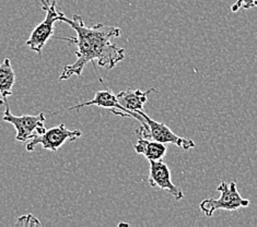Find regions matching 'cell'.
<instances>
[{
  "label": "cell",
  "instance_id": "1",
  "mask_svg": "<svg viewBox=\"0 0 257 227\" xmlns=\"http://www.w3.org/2000/svg\"><path fill=\"white\" fill-rule=\"evenodd\" d=\"M59 21L69 24L70 28L76 31V38H57L76 44L78 50L75 53L77 60L72 65H67L60 73L59 80H68L72 76L82 75L85 65L96 61L100 67H106L113 69L114 67L125 58V50L112 43V39L119 38L121 30L116 27L104 26L102 23L94 27H87L82 18L73 15L72 19L60 17Z\"/></svg>",
  "mask_w": 257,
  "mask_h": 227
},
{
  "label": "cell",
  "instance_id": "2",
  "mask_svg": "<svg viewBox=\"0 0 257 227\" xmlns=\"http://www.w3.org/2000/svg\"><path fill=\"white\" fill-rule=\"evenodd\" d=\"M220 192V198H208L200 202L199 208L206 216L210 217L217 210L236 211L240 207H246L249 205V200L244 199L240 194L236 187V182L232 181L228 183L221 181L217 188Z\"/></svg>",
  "mask_w": 257,
  "mask_h": 227
},
{
  "label": "cell",
  "instance_id": "3",
  "mask_svg": "<svg viewBox=\"0 0 257 227\" xmlns=\"http://www.w3.org/2000/svg\"><path fill=\"white\" fill-rule=\"evenodd\" d=\"M6 110L4 114L3 120L7 121L9 124L14 125L17 131L16 140L24 142L27 140H32L46 131L44 122L46 120L44 113H40L39 115H23L15 116L11 113L10 106L7 101V97L4 99Z\"/></svg>",
  "mask_w": 257,
  "mask_h": 227
},
{
  "label": "cell",
  "instance_id": "4",
  "mask_svg": "<svg viewBox=\"0 0 257 227\" xmlns=\"http://www.w3.org/2000/svg\"><path fill=\"white\" fill-rule=\"evenodd\" d=\"M42 8L46 11V17L43 22H41L38 27H35L33 32L30 35V39L27 41V45L30 50L42 54L43 48L46 45L53 34H54V24L56 21H59L60 17L64 15V12L58 11L56 9V0L48 2V0H42Z\"/></svg>",
  "mask_w": 257,
  "mask_h": 227
},
{
  "label": "cell",
  "instance_id": "5",
  "mask_svg": "<svg viewBox=\"0 0 257 227\" xmlns=\"http://www.w3.org/2000/svg\"><path fill=\"white\" fill-rule=\"evenodd\" d=\"M138 114L143 116L147 122V126H148L147 129H145L143 126L137 129L136 134L138 137L156 140L158 142H161L164 144H175L177 146H180L183 150H191L196 146V143L192 139L179 137L171 130L167 125L163 124V122H158L154 119H151L144 110L139 112Z\"/></svg>",
  "mask_w": 257,
  "mask_h": 227
},
{
  "label": "cell",
  "instance_id": "6",
  "mask_svg": "<svg viewBox=\"0 0 257 227\" xmlns=\"http://www.w3.org/2000/svg\"><path fill=\"white\" fill-rule=\"evenodd\" d=\"M82 136L80 130H69L64 124L48 129L41 136L32 139L27 144V151L31 152L38 144H42L43 149L50 151H57L67 141H75Z\"/></svg>",
  "mask_w": 257,
  "mask_h": 227
},
{
  "label": "cell",
  "instance_id": "7",
  "mask_svg": "<svg viewBox=\"0 0 257 227\" xmlns=\"http://www.w3.org/2000/svg\"><path fill=\"white\" fill-rule=\"evenodd\" d=\"M152 92H157V90L154 88L147 91H142L140 89H126L120 91L119 93L116 95L119 104L127 110V113L131 115V117L142 122V126L145 129L148 128V126H147L145 118L138 113L144 110V105L147 103V101H148V95L152 93Z\"/></svg>",
  "mask_w": 257,
  "mask_h": 227
},
{
  "label": "cell",
  "instance_id": "8",
  "mask_svg": "<svg viewBox=\"0 0 257 227\" xmlns=\"http://www.w3.org/2000/svg\"><path fill=\"white\" fill-rule=\"evenodd\" d=\"M149 177L148 181L151 187H159L162 190H167L173 195L176 201L184 199V193L182 189L175 186L171 179V170L162 159L160 161H149Z\"/></svg>",
  "mask_w": 257,
  "mask_h": 227
},
{
  "label": "cell",
  "instance_id": "9",
  "mask_svg": "<svg viewBox=\"0 0 257 227\" xmlns=\"http://www.w3.org/2000/svg\"><path fill=\"white\" fill-rule=\"evenodd\" d=\"M99 106L102 108H106L114 115L120 116V117H131V115L127 113V110L120 105L117 97L112 93L111 90L97 91L93 99L88 102L78 104L76 106L67 108V110H79L85 106Z\"/></svg>",
  "mask_w": 257,
  "mask_h": 227
},
{
  "label": "cell",
  "instance_id": "10",
  "mask_svg": "<svg viewBox=\"0 0 257 227\" xmlns=\"http://www.w3.org/2000/svg\"><path fill=\"white\" fill-rule=\"evenodd\" d=\"M135 151L138 154H143L148 161H160L167 154V145L156 140H150L138 137L137 143L135 144Z\"/></svg>",
  "mask_w": 257,
  "mask_h": 227
},
{
  "label": "cell",
  "instance_id": "11",
  "mask_svg": "<svg viewBox=\"0 0 257 227\" xmlns=\"http://www.w3.org/2000/svg\"><path fill=\"white\" fill-rule=\"evenodd\" d=\"M16 83V72L12 68L10 58H5L0 65V94L3 99L12 94V88Z\"/></svg>",
  "mask_w": 257,
  "mask_h": 227
},
{
  "label": "cell",
  "instance_id": "12",
  "mask_svg": "<svg viewBox=\"0 0 257 227\" xmlns=\"http://www.w3.org/2000/svg\"><path fill=\"white\" fill-rule=\"evenodd\" d=\"M257 8V0H236L231 7L232 12H236L241 9H252Z\"/></svg>",
  "mask_w": 257,
  "mask_h": 227
},
{
  "label": "cell",
  "instance_id": "13",
  "mask_svg": "<svg viewBox=\"0 0 257 227\" xmlns=\"http://www.w3.org/2000/svg\"><path fill=\"white\" fill-rule=\"evenodd\" d=\"M41 222L33 216L32 214H27V215H23L20 218H18L16 222V226H41Z\"/></svg>",
  "mask_w": 257,
  "mask_h": 227
},
{
  "label": "cell",
  "instance_id": "14",
  "mask_svg": "<svg viewBox=\"0 0 257 227\" xmlns=\"http://www.w3.org/2000/svg\"><path fill=\"white\" fill-rule=\"evenodd\" d=\"M0 105H5V102L3 100H0Z\"/></svg>",
  "mask_w": 257,
  "mask_h": 227
},
{
  "label": "cell",
  "instance_id": "15",
  "mask_svg": "<svg viewBox=\"0 0 257 227\" xmlns=\"http://www.w3.org/2000/svg\"><path fill=\"white\" fill-rule=\"evenodd\" d=\"M123 225H124V226H128V224H125V223H120V224H119V226H123Z\"/></svg>",
  "mask_w": 257,
  "mask_h": 227
}]
</instances>
